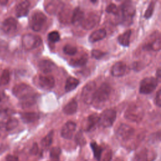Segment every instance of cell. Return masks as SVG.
I'll list each match as a JSON object with an SVG mask.
<instances>
[{
  "instance_id": "5",
  "label": "cell",
  "mask_w": 161,
  "mask_h": 161,
  "mask_svg": "<svg viewBox=\"0 0 161 161\" xmlns=\"http://www.w3.org/2000/svg\"><path fill=\"white\" fill-rule=\"evenodd\" d=\"M116 118V111L113 109H107L99 116L98 123L103 128H108L113 125Z\"/></svg>"
},
{
  "instance_id": "27",
  "label": "cell",
  "mask_w": 161,
  "mask_h": 161,
  "mask_svg": "<svg viewBox=\"0 0 161 161\" xmlns=\"http://www.w3.org/2000/svg\"><path fill=\"white\" fill-rule=\"evenodd\" d=\"M37 101V96L34 94L25 99L20 100V104L23 108H27L34 105Z\"/></svg>"
},
{
  "instance_id": "2",
  "label": "cell",
  "mask_w": 161,
  "mask_h": 161,
  "mask_svg": "<svg viewBox=\"0 0 161 161\" xmlns=\"http://www.w3.org/2000/svg\"><path fill=\"white\" fill-rule=\"evenodd\" d=\"M144 110L143 108L136 104L130 105L125 113V118L133 122H140L144 116Z\"/></svg>"
},
{
  "instance_id": "11",
  "label": "cell",
  "mask_w": 161,
  "mask_h": 161,
  "mask_svg": "<svg viewBox=\"0 0 161 161\" xmlns=\"http://www.w3.org/2000/svg\"><path fill=\"white\" fill-rule=\"evenodd\" d=\"M160 38L158 31H155L153 33L150 35V41L145 43L143 48L145 50H153L159 51L160 50Z\"/></svg>"
},
{
  "instance_id": "1",
  "label": "cell",
  "mask_w": 161,
  "mask_h": 161,
  "mask_svg": "<svg viewBox=\"0 0 161 161\" xmlns=\"http://www.w3.org/2000/svg\"><path fill=\"white\" fill-rule=\"evenodd\" d=\"M118 9L116 16L119 23L126 26L131 25L136 13L135 5L131 1H125Z\"/></svg>"
},
{
  "instance_id": "10",
  "label": "cell",
  "mask_w": 161,
  "mask_h": 161,
  "mask_svg": "<svg viewBox=\"0 0 161 161\" xmlns=\"http://www.w3.org/2000/svg\"><path fill=\"white\" fill-rule=\"evenodd\" d=\"M100 20V15L96 12L89 13L84 16V19L80 23V25L83 29L89 30L94 28Z\"/></svg>"
},
{
  "instance_id": "15",
  "label": "cell",
  "mask_w": 161,
  "mask_h": 161,
  "mask_svg": "<svg viewBox=\"0 0 161 161\" xmlns=\"http://www.w3.org/2000/svg\"><path fill=\"white\" fill-rule=\"evenodd\" d=\"M18 26L17 21L12 18H8L6 19L2 24V30L6 34H11L14 33Z\"/></svg>"
},
{
  "instance_id": "9",
  "label": "cell",
  "mask_w": 161,
  "mask_h": 161,
  "mask_svg": "<svg viewBox=\"0 0 161 161\" xmlns=\"http://www.w3.org/2000/svg\"><path fill=\"white\" fill-rule=\"evenodd\" d=\"M47 16L41 11L35 12L31 18L30 26L31 29L35 31H39L42 30L43 25L46 23Z\"/></svg>"
},
{
  "instance_id": "3",
  "label": "cell",
  "mask_w": 161,
  "mask_h": 161,
  "mask_svg": "<svg viewBox=\"0 0 161 161\" xmlns=\"http://www.w3.org/2000/svg\"><path fill=\"white\" fill-rule=\"evenodd\" d=\"M96 91V84L94 81L88 82L82 88L81 99L86 104H91L94 101V95Z\"/></svg>"
},
{
  "instance_id": "24",
  "label": "cell",
  "mask_w": 161,
  "mask_h": 161,
  "mask_svg": "<svg viewBox=\"0 0 161 161\" xmlns=\"http://www.w3.org/2000/svg\"><path fill=\"white\" fill-rule=\"evenodd\" d=\"M77 109V102L75 99H72L63 108V112L66 114H73Z\"/></svg>"
},
{
  "instance_id": "39",
  "label": "cell",
  "mask_w": 161,
  "mask_h": 161,
  "mask_svg": "<svg viewBox=\"0 0 161 161\" xmlns=\"http://www.w3.org/2000/svg\"><path fill=\"white\" fill-rule=\"evenodd\" d=\"M106 53L99 50H92L91 52V57L96 60H100L106 55Z\"/></svg>"
},
{
  "instance_id": "4",
  "label": "cell",
  "mask_w": 161,
  "mask_h": 161,
  "mask_svg": "<svg viewBox=\"0 0 161 161\" xmlns=\"http://www.w3.org/2000/svg\"><path fill=\"white\" fill-rule=\"evenodd\" d=\"M42 38L35 35L28 33L23 36L21 43L23 48L27 50H31L38 48L42 44Z\"/></svg>"
},
{
  "instance_id": "29",
  "label": "cell",
  "mask_w": 161,
  "mask_h": 161,
  "mask_svg": "<svg viewBox=\"0 0 161 161\" xmlns=\"http://www.w3.org/2000/svg\"><path fill=\"white\" fill-rule=\"evenodd\" d=\"M90 147L92 150L93 154H94V158L99 161L101 160V154L103 152V148H101V146L98 145L97 143L96 142H91L90 143Z\"/></svg>"
},
{
  "instance_id": "23",
  "label": "cell",
  "mask_w": 161,
  "mask_h": 161,
  "mask_svg": "<svg viewBox=\"0 0 161 161\" xmlns=\"http://www.w3.org/2000/svg\"><path fill=\"white\" fill-rule=\"evenodd\" d=\"M84 12L79 8H76L74 9V10L73 11L71 18H70V21L71 23L74 25H76V24H80V23L82 22V19L84 18Z\"/></svg>"
},
{
  "instance_id": "38",
  "label": "cell",
  "mask_w": 161,
  "mask_h": 161,
  "mask_svg": "<svg viewBox=\"0 0 161 161\" xmlns=\"http://www.w3.org/2000/svg\"><path fill=\"white\" fill-rule=\"evenodd\" d=\"M155 1H152L149 4V5L145 13V14H144L145 18H146L147 19L150 18L152 16V14H153V10H154V8H155Z\"/></svg>"
},
{
  "instance_id": "19",
  "label": "cell",
  "mask_w": 161,
  "mask_h": 161,
  "mask_svg": "<svg viewBox=\"0 0 161 161\" xmlns=\"http://www.w3.org/2000/svg\"><path fill=\"white\" fill-rule=\"evenodd\" d=\"M20 117L24 123H30L38 120L40 115L35 112H24L20 114Z\"/></svg>"
},
{
  "instance_id": "46",
  "label": "cell",
  "mask_w": 161,
  "mask_h": 161,
  "mask_svg": "<svg viewBox=\"0 0 161 161\" xmlns=\"http://www.w3.org/2000/svg\"><path fill=\"white\" fill-rule=\"evenodd\" d=\"M3 97H4V95H3V93L0 91V102L3 100Z\"/></svg>"
},
{
  "instance_id": "34",
  "label": "cell",
  "mask_w": 161,
  "mask_h": 161,
  "mask_svg": "<svg viewBox=\"0 0 161 161\" xmlns=\"http://www.w3.org/2000/svg\"><path fill=\"white\" fill-rule=\"evenodd\" d=\"M63 51L64 52L68 55H75L77 52V49L76 48V47L73 46L72 45H65L64 48H63Z\"/></svg>"
},
{
  "instance_id": "13",
  "label": "cell",
  "mask_w": 161,
  "mask_h": 161,
  "mask_svg": "<svg viewBox=\"0 0 161 161\" xmlns=\"http://www.w3.org/2000/svg\"><path fill=\"white\" fill-rule=\"evenodd\" d=\"M76 124L73 121H67L62 128L60 135L65 139L70 140L72 138L74 131H75Z\"/></svg>"
},
{
  "instance_id": "45",
  "label": "cell",
  "mask_w": 161,
  "mask_h": 161,
  "mask_svg": "<svg viewBox=\"0 0 161 161\" xmlns=\"http://www.w3.org/2000/svg\"><path fill=\"white\" fill-rule=\"evenodd\" d=\"M8 1L7 0H0V4L1 5H6Z\"/></svg>"
},
{
  "instance_id": "22",
  "label": "cell",
  "mask_w": 161,
  "mask_h": 161,
  "mask_svg": "<svg viewBox=\"0 0 161 161\" xmlns=\"http://www.w3.org/2000/svg\"><path fill=\"white\" fill-rule=\"evenodd\" d=\"M88 60V55L84 53L80 57L74 58L70 60L69 64L72 67H82L85 65Z\"/></svg>"
},
{
  "instance_id": "25",
  "label": "cell",
  "mask_w": 161,
  "mask_h": 161,
  "mask_svg": "<svg viewBox=\"0 0 161 161\" xmlns=\"http://www.w3.org/2000/svg\"><path fill=\"white\" fill-rule=\"evenodd\" d=\"M131 35V30H128L123 33L119 35L118 37V41L119 43L123 47H128L130 45V40Z\"/></svg>"
},
{
  "instance_id": "42",
  "label": "cell",
  "mask_w": 161,
  "mask_h": 161,
  "mask_svg": "<svg viewBox=\"0 0 161 161\" xmlns=\"http://www.w3.org/2000/svg\"><path fill=\"white\" fill-rule=\"evenodd\" d=\"M6 161H19V158L14 155H8L6 157Z\"/></svg>"
},
{
  "instance_id": "21",
  "label": "cell",
  "mask_w": 161,
  "mask_h": 161,
  "mask_svg": "<svg viewBox=\"0 0 161 161\" xmlns=\"http://www.w3.org/2000/svg\"><path fill=\"white\" fill-rule=\"evenodd\" d=\"M63 8H64V4H62V2L53 1L50 2L49 4H48L46 6L45 9L48 13L53 14L56 13L58 11H59L58 9L62 10Z\"/></svg>"
},
{
  "instance_id": "44",
  "label": "cell",
  "mask_w": 161,
  "mask_h": 161,
  "mask_svg": "<svg viewBox=\"0 0 161 161\" xmlns=\"http://www.w3.org/2000/svg\"><path fill=\"white\" fill-rule=\"evenodd\" d=\"M156 75H157V79L158 81H159V80L160 79V69L158 68L157 70V72H156Z\"/></svg>"
},
{
  "instance_id": "16",
  "label": "cell",
  "mask_w": 161,
  "mask_h": 161,
  "mask_svg": "<svg viewBox=\"0 0 161 161\" xmlns=\"http://www.w3.org/2000/svg\"><path fill=\"white\" fill-rule=\"evenodd\" d=\"M30 6V3L28 1H23L18 3L15 9L16 16L19 18L26 16L29 12Z\"/></svg>"
},
{
  "instance_id": "40",
  "label": "cell",
  "mask_w": 161,
  "mask_h": 161,
  "mask_svg": "<svg viewBox=\"0 0 161 161\" xmlns=\"http://www.w3.org/2000/svg\"><path fill=\"white\" fill-rule=\"evenodd\" d=\"M118 8L117 6H116V4H114V3H111L109 4L107 8H106V11L108 13H109V14H113L114 15L116 16L117 13H118Z\"/></svg>"
},
{
  "instance_id": "32",
  "label": "cell",
  "mask_w": 161,
  "mask_h": 161,
  "mask_svg": "<svg viewBox=\"0 0 161 161\" xmlns=\"http://www.w3.org/2000/svg\"><path fill=\"white\" fill-rule=\"evenodd\" d=\"M10 79L9 71L7 69L3 70L0 77V86H4L8 84Z\"/></svg>"
},
{
  "instance_id": "36",
  "label": "cell",
  "mask_w": 161,
  "mask_h": 161,
  "mask_svg": "<svg viewBox=\"0 0 161 161\" xmlns=\"http://www.w3.org/2000/svg\"><path fill=\"white\" fill-rule=\"evenodd\" d=\"M48 39L51 42H57L60 40V35L58 31H53L48 33Z\"/></svg>"
},
{
  "instance_id": "7",
  "label": "cell",
  "mask_w": 161,
  "mask_h": 161,
  "mask_svg": "<svg viewBox=\"0 0 161 161\" xmlns=\"http://www.w3.org/2000/svg\"><path fill=\"white\" fill-rule=\"evenodd\" d=\"M157 85L158 80L156 78L152 77L144 78L140 84V92L142 94H150L156 89Z\"/></svg>"
},
{
  "instance_id": "47",
  "label": "cell",
  "mask_w": 161,
  "mask_h": 161,
  "mask_svg": "<svg viewBox=\"0 0 161 161\" xmlns=\"http://www.w3.org/2000/svg\"><path fill=\"white\" fill-rule=\"evenodd\" d=\"M0 131H1V129H0ZM0 136H1V131H0Z\"/></svg>"
},
{
  "instance_id": "18",
  "label": "cell",
  "mask_w": 161,
  "mask_h": 161,
  "mask_svg": "<svg viewBox=\"0 0 161 161\" xmlns=\"http://www.w3.org/2000/svg\"><path fill=\"white\" fill-rule=\"evenodd\" d=\"M38 65L40 70L44 74L52 72L56 67L55 64L49 60H42L39 62Z\"/></svg>"
},
{
  "instance_id": "6",
  "label": "cell",
  "mask_w": 161,
  "mask_h": 161,
  "mask_svg": "<svg viewBox=\"0 0 161 161\" xmlns=\"http://www.w3.org/2000/svg\"><path fill=\"white\" fill-rule=\"evenodd\" d=\"M12 92L13 94L20 100L35 94L31 87L24 83L16 85L13 88Z\"/></svg>"
},
{
  "instance_id": "41",
  "label": "cell",
  "mask_w": 161,
  "mask_h": 161,
  "mask_svg": "<svg viewBox=\"0 0 161 161\" xmlns=\"http://www.w3.org/2000/svg\"><path fill=\"white\" fill-rule=\"evenodd\" d=\"M161 91L160 89H159L157 92L156 93L155 97L154 98V103L156 104V106H157L158 107H160L161 106V100H160V96H161Z\"/></svg>"
},
{
  "instance_id": "30",
  "label": "cell",
  "mask_w": 161,
  "mask_h": 161,
  "mask_svg": "<svg viewBox=\"0 0 161 161\" xmlns=\"http://www.w3.org/2000/svg\"><path fill=\"white\" fill-rule=\"evenodd\" d=\"M53 131H50L45 137L43 138V139L41 141V145L42 147L47 148L49 147L53 141Z\"/></svg>"
},
{
  "instance_id": "20",
  "label": "cell",
  "mask_w": 161,
  "mask_h": 161,
  "mask_svg": "<svg viewBox=\"0 0 161 161\" xmlns=\"http://www.w3.org/2000/svg\"><path fill=\"white\" fill-rule=\"evenodd\" d=\"M106 36V31L102 28L93 31L89 36V41L91 43H94L103 40Z\"/></svg>"
},
{
  "instance_id": "17",
  "label": "cell",
  "mask_w": 161,
  "mask_h": 161,
  "mask_svg": "<svg viewBox=\"0 0 161 161\" xmlns=\"http://www.w3.org/2000/svg\"><path fill=\"white\" fill-rule=\"evenodd\" d=\"M126 69V65L123 62H116L111 69V74L114 77L123 76Z\"/></svg>"
},
{
  "instance_id": "33",
  "label": "cell",
  "mask_w": 161,
  "mask_h": 161,
  "mask_svg": "<svg viewBox=\"0 0 161 161\" xmlns=\"http://www.w3.org/2000/svg\"><path fill=\"white\" fill-rule=\"evenodd\" d=\"M61 153V149L58 147H52L50 151V157L55 161L59 160V157Z\"/></svg>"
},
{
  "instance_id": "14",
  "label": "cell",
  "mask_w": 161,
  "mask_h": 161,
  "mask_svg": "<svg viewBox=\"0 0 161 161\" xmlns=\"http://www.w3.org/2000/svg\"><path fill=\"white\" fill-rule=\"evenodd\" d=\"M40 87L44 90L52 89L55 86V79L52 75H40L38 79Z\"/></svg>"
},
{
  "instance_id": "28",
  "label": "cell",
  "mask_w": 161,
  "mask_h": 161,
  "mask_svg": "<svg viewBox=\"0 0 161 161\" xmlns=\"http://www.w3.org/2000/svg\"><path fill=\"white\" fill-rule=\"evenodd\" d=\"M99 119V116L97 113H93L89 116L87 118V131L91 130L95 125L98 123Z\"/></svg>"
},
{
  "instance_id": "35",
  "label": "cell",
  "mask_w": 161,
  "mask_h": 161,
  "mask_svg": "<svg viewBox=\"0 0 161 161\" xmlns=\"http://www.w3.org/2000/svg\"><path fill=\"white\" fill-rule=\"evenodd\" d=\"M147 153L145 149L142 150L139 153H136L135 157V161H147Z\"/></svg>"
},
{
  "instance_id": "8",
  "label": "cell",
  "mask_w": 161,
  "mask_h": 161,
  "mask_svg": "<svg viewBox=\"0 0 161 161\" xmlns=\"http://www.w3.org/2000/svg\"><path fill=\"white\" fill-rule=\"evenodd\" d=\"M111 91V88L110 86L107 83H103L99 87L96 89L93 102H96L97 103L105 102L108 99Z\"/></svg>"
},
{
  "instance_id": "43",
  "label": "cell",
  "mask_w": 161,
  "mask_h": 161,
  "mask_svg": "<svg viewBox=\"0 0 161 161\" xmlns=\"http://www.w3.org/2000/svg\"><path fill=\"white\" fill-rule=\"evenodd\" d=\"M38 145H37V144L36 143H35L33 145V146H32V147H31V148L30 150V153L31 154H33V155H36L37 153V152H38Z\"/></svg>"
},
{
  "instance_id": "37",
  "label": "cell",
  "mask_w": 161,
  "mask_h": 161,
  "mask_svg": "<svg viewBox=\"0 0 161 161\" xmlns=\"http://www.w3.org/2000/svg\"><path fill=\"white\" fill-rule=\"evenodd\" d=\"M75 141L78 145H79L80 146H83L86 144V139H85L82 131H80L76 134V135L75 136Z\"/></svg>"
},
{
  "instance_id": "26",
  "label": "cell",
  "mask_w": 161,
  "mask_h": 161,
  "mask_svg": "<svg viewBox=\"0 0 161 161\" xmlns=\"http://www.w3.org/2000/svg\"><path fill=\"white\" fill-rule=\"evenodd\" d=\"M79 84V80L75 77H69L67 79L65 85V91L66 92H70L75 89L77 86Z\"/></svg>"
},
{
  "instance_id": "12",
  "label": "cell",
  "mask_w": 161,
  "mask_h": 161,
  "mask_svg": "<svg viewBox=\"0 0 161 161\" xmlns=\"http://www.w3.org/2000/svg\"><path fill=\"white\" fill-rule=\"evenodd\" d=\"M134 132L135 130L132 127L123 123L118 128L116 131V135L119 139L121 140H127L133 136Z\"/></svg>"
},
{
  "instance_id": "31",
  "label": "cell",
  "mask_w": 161,
  "mask_h": 161,
  "mask_svg": "<svg viewBox=\"0 0 161 161\" xmlns=\"http://www.w3.org/2000/svg\"><path fill=\"white\" fill-rule=\"evenodd\" d=\"M18 125V121L14 118H9L4 125V128L7 131H11L14 130Z\"/></svg>"
}]
</instances>
